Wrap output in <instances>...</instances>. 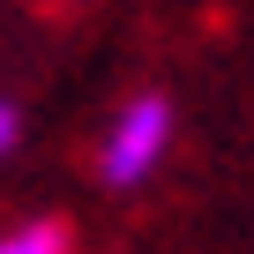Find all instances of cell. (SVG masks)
<instances>
[{"label":"cell","mask_w":254,"mask_h":254,"mask_svg":"<svg viewBox=\"0 0 254 254\" xmlns=\"http://www.w3.org/2000/svg\"><path fill=\"white\" fill-rule=\"evenodd\" d=\"M165 150H172V105L150 90V97H127L120 112H112V127H105V142H97V172H105V187H142L157 165H165Z\"/></svg>","instance_id":"cell-1"},{"label":"cell","mask_w":254,"mask_h":254,"mask_svg":"<svg viewBox=\"0 0 254 254\" xmlns=\"http://www.w3.org/2000/svg\"><path fill=\"white\" fill-rule=\"evenodd\" d=\"M0 254H67V232H60L53 217H38V224L0 232Z\"/></svg>","instance_id":"cell-2"},{"label":"cell","mask_w":254,"mask_h":254,"mask_svg":"<svg viewBox=\"0 0 254 254\" xmlns=\"http://www.w3.org/2000/svg\"><path fill=\"white\" fill-rule=\"evenodd\" d=\"M15 142H23V112H15V105H8V97H0V157H8V150H15Z\"/></svg>","instance_id":"cell-3"}]
</instances>
